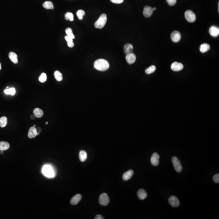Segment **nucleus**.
<instances>
[{"label":"nucleus","instance_id":"1","mask_svg":"<svg viewBox=\"0 0 219 219\" xmlns=\"http://www.w3.org/2000/svg\"><path fill=\"white\" fill-rule=\"evenodd\" d=\"M94 66L96 70L102 71L107 70L110 67L109 62L103 59H99L95 61Z\"/></svg>","mask_w":219,"mask_h":219},{"label":"nucleus","instance_id":"2","mask_svg":"<svg viewBox=\"0 0 219 219\" xmlns=\"http://www.w3.org/2000/svg\"><path fill=\"white\" fill-rule=\"evenodd\" d=\"M43 174L49 178H53L55 176L56 172L53 167L49 165H45L42 170Z\"/></svg>","mask_w":219,"mask_h":219},{"label":"nucleus","instance_id":"3","mask_svg":"<svg viewBox=\"0 0 219 219\" xmlns=\"http://www.w3.org/2000/svg\"><path fill=\"white\" fill-rule=\"evenodd\" d=\"M107 21V16L106 14H101L99 18L95 23V27L96 29H101L104 27Z\"/></svg>","mask_w":219,"mask_h":219},{"label":"nucleus","instance_id":"4","mask_svg":"<svg viewBox=\"0 0 219 219\" xmlns=\"http://www.w3.org/2000/svg\"><path fill=\"white\" fill-rule=\"evenodd\" d=\"M172 162L176 171L177 173H181L182 171L183 167L180 161L177 158L174 156L172 158Z\"/></svg>","mask_w":219,"mask_h":219},{"label":"nucleus","instance_id":"5","mask_svg":"<svg viewBox=\"0 0 219 219\" xmlns=\"http://www.w3.org/2000/svg\"><path fill=\"white\" fill-rule=\"evenodd\" d=\"M185 17L188 22L192 23L195 22L196 20V15L191 10H187L185 13Z\"/></svg>","mask_w":219,"mask_h":219},{"label":"nucleus","instance_id":"6","mask_svg":"<svg viewBox=\"0 0 219 219\" xmlns=\"http://www.w3.org/2000/svg\"><path fill=\"white\" fill-rule=\"evenodd\" d=\"M99 200V204L103 206H106L109 203L110 198L107 194L104 193L100 195Z\"/></svg>","mask_w":219,"mask_h":219},{"label":"nucleus","instance_id":"7","mask_svg":"<svg viewBox=\"0 0 219 219\" xmlns=\"http://www.w3.org/2000/svg\"><path fill=\"white\" fill-rule=\"evenodd\" d=\"M169 202L171 206L174 207H178L180 205V201L176 196H171L170 197Z\"/></svg>","mask_w":219,"mask_h":219},{"label":"nucleus","instance_id":"8","mask_svg":"<svg viewBox=\"0 0 219 219\" xmlns=\"http://www.w3.org/2000/svg\"><path fill=\"white\" fill-rule=\"evenodd\" d=\"M160 156L156 152L153 154L151 159V162L152 164L154 166H158L160 163Z\"/></svg>","mask_w":219,"mask_h":219},{"label":"nucleus","instance_id":"9","mask_svg":"<svg viewBox=\"0 0 219 219\" xmlns=\"http://www.w3.org/2000/svg\"><path fill=\"white\" fill-rule=\"evenodd\" d=\"M184 65L180 62H175L172 64L171 69L175 71H178L182 70L184 69Z\"/></svg>","mask_w":219,"mask_h":219},{"label":"nucleus","instance_id":"10","mask_svg":"<svg viewBox=\"0 0 219 219\" xmlns=\"http://www.w3.org/2000/svg\"><path fill=\"white\" fill-rule=\"evenodd\" d=\"M181 34L178 31H174L171 34V39L174 42H178L181 39Z\"/></svg>","mask_w":219,"mask_h":219},{"label":"nucleus","instance_id":"11","mask_svg":"<svg viewBox=\"0 0 219 219\" xmlns=\"http://www.w3.org/2000/svg\"><path fill=\"white\" fill-rule=\"evenodd\" d=\"M153 8L149 6H146L144 7L143 14L145 18H149L153 14Z\"/></svg>","mask_w":219,"mask_h":219},{"label":"nucleus","instance_id":"12","mask_svg":"<svg viewBox=\"0 0 219 219\" xmlns=\"http://www.w3.org/2000/svg\"><path fill=\"white\" fill-rule=\"evenodd\" d=\"M125 59L127 62H128L129 64H132L136 61V55L133 53H132L127 55Z\"/></svg>","mask_w":219,"mask_h":219},{"label":"nucleus","instance_id":"13","mask_svg":"<svg viewBox=\"0 0 219 219\" xmlns=\"http://www.w3.org/2000/svg\"><path fill=\"white\" fill-rule=\"evenodd\" d=\"M209 32L212 37H217L219 34V29L215 26H212L209 29Z\"/></svg>","mask_w":219,"mask_h":219},{"label":"nucleus","instance_id":"14","mask_svg":"<svg viewBox=\"0 0 219 219\" xmlns=\"http://www.w3.org/2000/svg\"><path fill=\"white\" fill-rule=\"evenodd\" d=\"M81 195L80 194H76L73 196L70 200V203L72 205H76L81 200Z\"/></svg>","mask_w":219,"mask_h":219},{"label":"nucleus","instance_id":"15","mask_svg":"<svg viewBox=\"0 0 219 219\" xmlns=\"http://www.w3.org/2000/svg\"><path fill=\"white\" fill-rule=\"evenodd\" d=\"M134 174V172L132 170H130L123 175V178L124 181H128L131 179Z\"/></svg>","mask_w":219,"mask_h":219},{"label":"nucleus","instance_id":"16","mask_svg":"<svg viewBox=\"0 0 219 219\" xmlns=\"http://www.w3.org/2000/svg\"><path fill=\"white\" fill-rule=\"evenodd\" d=\"M37 136V132L35 127H31L29 130L28 132V137L30 138H35Z\"/></svg>","mask_w":219,"mask_h":219},{"label":"nucleus","instance_id":"17","mask_svg":"<svg viewBox=\"0 0 219 219\" xmlns=\"http://www.w3.org/2000/svg\"><path fill=\"white\" fill-rule=\"evenodd\" d=\"M137 195L139 199L142 200L146 198L147 196V193L145 190L141 189L137 192Z\"/></svg>","mask_w":219,"mask_h":219},{"label":"nucleus","instance_id":"18","mask_svg":"<svg viewBox=\"0 0 219 219\" xmlns=\"http://www.w3.org/2000/svg\"><path fill=\"white\" fill-rule=\"evenodd\" d=\"M133 50H134L133 46L131 44H127L124 46V52L126 55L132 53L133 52Z\"/></svg>","mask_w":219,"mask_h":219},{"label":"nucleus","instance_id":"19","mask_svg":"<svg viewBox=\"0 0 219 219\" xmlns=\"http://www.w3.org/2000/svg\"><path fill=\"white\" fill-rule=\"evenodd\" d=\"M9 58L14 63H18V59L17 55L14 52H11L9 54Z\"/></svg>","mask_w":219,"mask_h":219},{"label":"nucleus","instance_id":"20","mask_svg":"<svg viewBox=\"0 0 219 219\" xmlns=\"http://www.w3.org/2000/svg\"><path fill=\"white\" fill-rule=\"evenodd\" d=\"M34 116L37 118H41L44 115V112L41 109L39 108H35L33 110Z\"/></svg>","mask_w":219,"mask_h":219},{"label":"nucleus","instance_id":"21","mask_svg":"<svg viewBox=\"0 0 219 219\" xmlns=\"http://www.w3.org/2000/svg\"><path fill=\"white\" fill-rule=\"evenodd\" d=\"M210 48V46L208 44H203L200 46V50L202 53H206L209 50Z\"/></svg>","mask_w":219,"mask_h":219},{"label":"nucleus","instance_id":"22","mask_svg":"<svg viewBox=\"0 0 219 219\" xmlns=\"http://www.w3.org/2000/svg\"><path fill=\"white\" fill-rule=\"evenodd\" d=\"M87 158V154L86 152L84 150H82L80 152L79 158L82 162H84L86 160Z\"/></svg>","mask_w":219,"mask_h":219},{"label":"nucleus","instance_id":"23","mask_svg":"<svg viewBox=\"0 0 219 219\" xmlns=\"http://www.w3.org/2000/svg\"><path fill=\"white\" fill-rule=\"evenodd\" d=\"M10 145L7 142L5 141L0 142V150L5 151L8 149Z\"/></svg>","mask_w":219,"mask_h":219},{"label":"nucleus","instance_id":"24","mask_svg":"<svg viewBox=\"0 0 219 219\" xmlns=\"http://www.w3.org/2000/svg\"><path fill=\"white\" fill-rule=\"evenodd\" d=\"M43 7L47 9H53L54 5L51 1H46L43 4Z\"/></svg>","mask_w":219,"mask_h":219},{"label":"nucleus","instance_id":"25","mask_svg":"<svg viewBox=\"0 0 219 219\" xmlns=\"http://www.w3.org/2000/svg\"><path fill=\"white\" fill-rule=\"evenodd\" d=\"M54 76L58 81H61L63 79L62 75L59 71H55L54 72Z\"/></svg>","mask_w":219,"mask_h":219},{"label":"nucleus","instance_id":"26","mask_svg":"<svg viewBox=\"0 0 219 219\" xmlns=\"http://www.w3.org/2000/svg\"><path fill=\"white\" fill-rule=\"evenodd\" d=\"M65 38L67 42L68 46L70 48H73L74 46V44L73 42V39L68 35L66 36L65 37Z\"/></svg>","mask_w":219,"mask_h":219},{"label":"nucleus","instance_id":"27","mask_svg":"<svg viewBox=\"0 0 219 219\" xmlns=\"http://www.w3.org/2000/svg\"><path fill=\"white\" fill-rule=\"evenodd\" d=\"M7 119L5 117H3L0 118V127H4L6 126L7 124Z\"/></svg>","mask_w":219,"mask_h":219},{"label":"nucleus","instance_id":"28","mask_svg":"<svg viewBox=\"0 0 219 219\" xmlns=\"http://www.w3.org/2000/svg\"><path fill=\"white\" fill-rule=\"evenodd\" d=\"M4 93L7 95H14L16 93V89L14 88H6L4 91Z\"/></svg>","mask_w":219,"mask_h":219},{"label":"nucleus","instance_id":"29","mask_svg":"<svg viewBox=\"0 0 219 219\" xmlns=\"http://www.w3.org/2000/svg\"><path fill=\"white\" fill-rule=\"evenodd\" d=\"M156 68L155 66H151L145 70V73L147 74H150L151 73L154 72L156 70Z\"/></svg>","mask_w":219,"mask_h":219},{"label":"nucleus","instance_id":"30","mask_svg":"<svg viewBox=\"0 0 219 219\" xmlns=\"http://www.w3.org/2000/svg\"><path fill=\"white\" fill-rule=\"evenodd\" d=\"M76 15L79 20H83V16L85 15V12L83 10H79L77 12Z\"/></svg>","mask_w":219,"mask_h":219},{"label":"nucleus","instance_id":"31","mask_svg":"<svg viewBox=\"0 0 219 219\" xmlns=\"http://www.w3.org/2000/svg\"><path fill=\"white\" fill-rule=\"evenodd\" d=\"M66 32L68 36L71 38L72 39L75 38V36L73 33L72 30L70 28H67L66 29Z\"/></svg>","mask_w":219,"mask_h":219},{"label":"nucleus","instance_id":"32","mask_svg":"<svg viewBox=\"0 0 219 219\" xmlns=\"http://www.w3.org/2000/svg\"><path fill=\"white\" fill-rule=\"evenodd\" d=\"M65 18H66V20H68L73 21L74 20L73 14L72 13H70V12L67 13L65 14Z\"/></svg>","mask_w":219,"mask_h":219},{"label":"nucleus","instance_id":"33","mask_svg":"<svg viewBox=\"0 0 219 219\" xmlns=\"http://www.w3.org/2000/svg\"><path fill=\"white\" fill-rule=\"evenodd\" d=\"M47 77V75L46 73H42V74L40 75V77L39 78V81L40 82L42 83H44L46 81Z\"/></svg>","mask_w":219,"mask_h":219},{"label":"nucleus","instance_id":"34","mask_svg":"<svg viewBox=\"0 0 219 219\" xmlns=\"http://www.w3.org/2000/svg\"><path fill=\"white\" fill-rule=\"evenodd\" d=\"M166 1L170 6H174L176 3V0H166Z\"/></svg>","mask_w":219,"mask_h":219},{"label":"nucleus","instance_id":"35","mask_svg":"<svg viewBox=\"0 0 219 219\" xmlns=\"http://www.w3.org/2000/svg\"><path fill=\"white\" fill-rule=\"evenodd\" d=\"M213 180L216 183H219V174H217L216 175L213 176Z\"/></svg>","mask_w":219,"mask_h":219},{"label":"nucleus","instance_id":"36","mask_svg":"<svg viewBox=\"0 0 219 219\" xmlns=\"http://www.w3.org/2000/svg\"><path fill=\"white\" fill-rule=\"evenodd\" d=\"M111 2L115 4H119L123 3L124 0H110Z\"/></svg>","mask_w":219,"mask_h":219},{"label":"nucleus","instance_id":"37","mask_svg":"<svg viewBox=\"0 0 219 219\" xmlns=\"http://www.w3.org/2000/svg\"><path fill=\"white\" fill-rule=\"evenodd\" d=\"M94 219H104V217H103V216H102V215H96L95 218Z\"/></svg>","mask_w":219,"mask_h":219},{"label":"nucleus","instance_id":"38","mask_svg":"<svg viewBox=\"0 0 219 219\" xmlns=\"http://www.w3.org/2000/svg\"><path fill=\"white\" fill-rule=\"evenodd\" d=\"M36 130L37 132V135H38L40 134V133L42 132V129L40 127H37L36 128Z\"/></svg>","mask_w":219,"mask_h":219},{"label":"nucleus","instance_id":"39","mask_svg":"<svg viewBox=\"0 0 219 219\" xmlns=\"http://www.w3.org/2000/svg\"><path fill=\"white\" fill-rule=\"evenodd\" d=\"M30 118H31V119L33 120V119H35V116L34 115H31V116Z\"/></svg>","mask_w":219,"mask_h":219},{"label":"nucleus","instance_id":"40","mask_svg":"<svg viewBox=\"0 0 219 219\" xmlns=\"http://www.w3.org/2000/svg\"><path fill=\"white\" fill-rule=\"evenodd\" d=\"M3 153H4V151L2 150H0V154H3Z\"/></svg>","mask_w":219,"mask_h":219},{"label":"nucleus","instance_id":"41","mask_svg":"<svg viewBox=\"0 0 219 219\" xmlns=\"http://www.w3.org/2000/svg\"><path fill=\"white\" fill-rule=\"evenodd\" d=\"M156 10V7H153V11H155V10Z\"/></svg>","mask_w":219,"mask_h":219},{"label":"nucleus","instance_id":"42","mask_svg":"<svg viewBox=\"0 0 219 219\" xmlns=\"http://www.w3.org/2000/svg\"><path fill=\"white\" fill-rule=\"evenodd\" d=\"M1 62H0V70H1Z\"/></svg>","mask_w":219,"mask_h":219},{"label":"nucleus","instance_id":"43","mask_svg":"<svg viewBox=\"0 0 219 219\" xmlns=\"http://www.w3.org/2000/svg\"><path fill=\"white\" fill-rule=\"evenodd\" d=\"M46 125H47V124H48V122H46Z\"/></svg>","mask_w":219,"mask_h":219},{"label":"nucleus","instance_id":"44","mask_svg":"<svg viewBox=\"0 0 219 219\" xmlns=\"http://www.w3.org/2000/svg\"><path fill=\"white\" fill-rule=\"evenodd\" d=\"M33 127H36V125H33Z\"/></svg>","mask_w":219,"mask_h":219},{"label":"nucleus","instance_id":"45","mask_svg":"<svg viewBox=\"0 0 219 219\" xmlns=\"http://www.w3.org/2000/svg\"><path fill=\"white\" fill-rule=\"evenodd\" d=\"M7 88H9V87H8V86H7Z\"/></svg>","mask_w":219,"mask_h":219}]
</instances>
